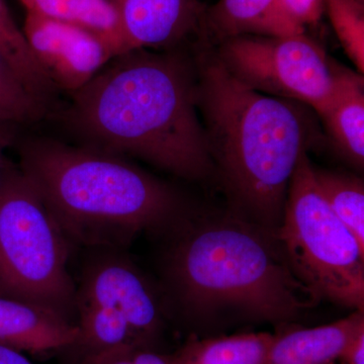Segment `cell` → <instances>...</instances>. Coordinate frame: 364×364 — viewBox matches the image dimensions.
Segmentation results:
<instances>
[{"label": "cell", "instance_id": "1", "mask_svg": "<svg viewBox=\"0 0 364 364\" xmlns=\"http://www.w3.org/2000/svg\"><path fill=\"white\" fill-rule=\"evenodd\" d=\"M59 112L79 145L149 163L186 181L215 171L196 105L195 62L176 50L114 57Z\"/></svg>", "mask_w": 364, "mask_h": 364}, {"label": "cell", "instance_id": "2", "mask_svg": "<svg viewBox=\"0 0 364 364\" xmlns=\"http://www.w3.org/2000/svg\"><path fill=\"white\" fill-rule=\"evenodd\" d=\"M164 237L163 296L168 312L188 322L287 323L318 303L289 267L274 232L228 213L191 215Z\"/></svg>", "mask_w": 364, "mask_h": 364}, {"label": "cell", "instance_id": "3", "mask_svg": "<svg viewBox=\"0 0 364 364\" xmlns=\"http://www.w3.org/2000/svg\"><path fill=\"white\" fill-rule=\"evenodd\" d=\"M18 166L72 245L123 249L191 215L169 183L126 157L50 136H18Z\"/></svg>", "mask_w": 364, "mask_h": 364}, {"label": "cell", "instance_id": "4", "mask_svg": "<svg viewBox=\"0 0 364 364\" xmlns=\"http://www.w3.org/2000/svg\"><path fill=\"white\" fill-rule=\"evenodd\" d=\"M196 105L229 214L277 233L310 128L296 102L251 90L215 51L196 54Z\"/></svg>", "mask_w": 364, "mask_h": 364}, {"label": "cell", "instance_id": "5", "mask_svg": "<svg viewBox=\"0 0 364 364\" xmlns=\"http://www.w3.org/2000/svg\"><path fill=\"white\" fill-rule=\"evenodd\" d=\"M71 246L32 182L6 157L0 168V294L72 320Z\"/></svg>", "mask_w": 364, "mask_h": 364}, {"label": "cell", "instance_id": "6", "mask_svg": "<svg viewBox=\"0 0 364 364\" xmlns=\"http://www.w3.org/2000/svg\"><path fill=\"white\" fill-rule=\"evenodd\" d=\"M296 279L321 301L364 311V249L318 191L314 165L299 157L277 231Z\"/></svg>", "mask_w": 364, "mask_h": 364}, {"label": "cell", "instance_id": "7", "mask_svg": "<svg viewBox=\"0 0 364 364\" xmlns=\"http://www.w3.org/2000/svg\"><path fill=\"white\" fill-rule=\"evenodd\" d=\"M215 55L237 80L251 90L299 102L318 112L336 87L339 66L305 33L223 41Z\"/></svg>", "mask_w": 364, "mask_h": 364}, {"label": "cell", "instance_id": "8", "mask_svg": "<svg viewBox=\"0 0 364 364\" xmlns=\"http://www.w3.org/2000/svg\"><path fill=\"white\" fill-rule=\"evenodd\" d=\"M76 284V303L107 306L123 316L136 343L147 347L168 312L162 291L151 284L123 249H90Z\"/></svg>", "mask_w": 364, "mask_h": 364}, {"label": "cell", "instance_id": "9", "mask_svg": "<svg viewBox=\"0 0 364 364\" xmlns=\"http://www.w3.org/2000/svg\"><path fill=\"white\" fill-rule=\"evenodd\" d=\"M23 33L54 85L70 95L114 58L109 48L91 33L31 11H26Z\"/></svg>", "mask_w": 364, "mask_h": 364}, {"label": "cell", "instance_id": "10", "mask_svg": "<svg viewBox=\"0 0 364 364\" xmlns=\"http://www.w3.org/2000/svg\"><path fill=\"white\" fill-rule=\"evenodd\" d=\"M123 31L126 53L176 50L202 36L205 7L198 0H109Z\"/></svg>", "mask_w": 364, "mask_h": 364}, {"label": "cell", "instance_id": "11", "mask_svg": "<svg viewBox=\"0 0 364 364\" xmlns=\"http://www.w3.org/2000/svg\"><path fill=\"white\" fill-rule=\"evenodd\" d=\"M78 336V326L70 318L0 294V345L23 354H47L69 350Z\"/></svg>", "mask_w": 364, "mask_h": 364}, {"label": "cell", "instance_id": "12", "mask_svg": "<svg viewBox=\"0 0 364 364\" xmlns=\"http://www.w3.org/2000/svg\"><path fill=\"white\" fill-rule=\"evenodd\" d=\"M305 33V28L291 18L282 0H219L205 9L203 32L208 42L218 45L223 41L242 36L294 35Z\"/></svg>", "mask_w": 364, "mask_h": 364}, {"label": "cell", "instance_id": "13", "mask_svg": "<svg viewBox=\"0 0 364 364\" xmlns=\"http://www.w3.org/2000/svg\"><path fill=\"white\" fill-rule=\"evenodd\" d=\"M363 329V312L353 311L331 324L274 335L264 364H334Z\"/></svg>", "mask_w": 364, "mask_h": 364}, {"label": "cell", "instance_id": "14", "mask_svg": "<svg viewBox=\"0 0 364 364\" xmlns=\"http://www.w3.org/2000/svg\"><path fill=\"white\" fill-rule=\"evenodd\" d=\"M335 147L358 168L364 165V80L363 74L339 66L336 87L317 112Z\"/></svg>", "mask_w": 364, "mask_h": 364}, {"label": "cell", "instance_id": "15", "mask_svg": "<svg viewBox=\"0 0 364 364\" xmlns=\"http://www.w3.org/2000/svg\"><path fill=\"white\" fill-rule=\"evenodd\" d=\"M26 11L76 26L97 37L112 57L126 53L121 21L109 0H20Z\"/></svg>", "mask_w": 364, "mask_h": 364}, {"label": "cell", "instance_id": "16", "mask_svg": "<svg viewBox=\"0 0 364 364\" xmlns=\"http://www.w3.org/2000/svg\"><path fill=\"white\" fill-rule=\"evenodd\" d=\"M77 341L71 349H77L82 363L124 347H140L130 326L123 316L107 306L76 303Z\"/></svg>", "mask_w": 364, "mask_h": 364}, {"label": "cell", "instance_id": "17", "mask_svg": "<svg viewBox=\"0 0 364 364\" xmlns=\"http://www.w3.org/2000/svg\"><path fill=\"white\" fill-rule=\"evenodd\" d=\"M274 335L245 333L189 342L172 364H264Z\"/></svg>", "mask_w": 364, "mask_h": 364}, {"label": "cell", "instance_id": "18", "mask_svg": "<svg viewBox=\"0 0 364 364\" xmlns=\"http://www.w3.org/2000/svg\"><path fill=\"white\" fill-rule=\"evenodd\" d=\"M0 51L28 91L50 107L58 88L36 59L4 0H0Z\"/></svg>", "mask_w": 364, "mask_h": 364}, {"label": "cell", "instance_id": "19", "mask_svg": "<svg viewBox=\"0 0 364 364\" xmlns=\"http://www.w3.org/2000/svg\"><path fill=\"white\" fill-rule=\"evenodd\" d=\"M318 191L340 221L364 249V184L353 174L316 168Z\"/></svg>", "mask_w": 364, "mask_h": 364}, {"label": "cell", "instance_id": "20", "mask_svg": "<svg viewBox=\"0 0 364 364\" xmlns=\"http://www.w3.org/2000/svg\"><path fill=\"white\" fill-rule=\"evenodd\" d=\"M49 107L35 97L0 51V122L23 127L44 119Z\"/></svg>", "mask_w": 364, "mask_h": 364}, {"label": "cell", "instance_id": "21", "mask_svg": "<svg viewBox=\"0 0 364 364\" xmlns=\"http://www.w3.org/2000/svg\"><path fill=\"white\" fill-rule=\"evenodd\" d=\"M324 11L345 53L359 74L364 72V4L358 0H323Z\"/></svg>", "mask_w": 364, "mask_h": 364}, {"label": "cell", "instance_id": "22", "mask_svg": "<svg viewBox=\"0 0 364 364\" xmlns=\"http://www.w3.org/2000/svg\"><path fill=\"white\" fill-rule=\"evenodd\" d=\"M289 16L299 26L316 25L324 14L323 0H282Z\"/></svg>", "mask_w": 364, "mask_h": 364}, {"label": "cell", "instance_id": "23", "mask_svg": "<svg viewBox=\"0 0 364 364\" xmlns=\"http://www.w3.org/2000/svg\"><path fill=\"white\" fill-rule=\"evenodd\" d=\"M21 127L20 124L0 122V168L7 157V151L14 147L21 136Z\"/></svg>", "mask_w": 364, "mask_h": 364}, {"label": "cell", "instance_id": "24", "mask_svg": "<svg viewBox=\"0 0 364 364\" xmlns=\"http://www.w3.org/2000/svg\"><path fill=\"white\" fill-rule=\"evenodd\" d=\"M339 360L343 364H364V329L349 342Z\"/></svg>", "mask_w": 364, "mask_h": 364}, {"label": "cell", "instance_id": "25", "mask_svg": "<svg viewBox=\"0 0 364 364\" xmlns=\"http://www.w3.org/2000/svg\"><path fill=\"white\" fill-rule=\"evenodd\" d=\"M136 347L129 346L102 354L82 364H133L132 353Z\"/></svg>", "mask_w": 364, "mask_h": 364}, {"label": "cell", "instance_id": "26", "mask_svg": "<svg viewBox=\"0 0 364 364\" xmlns=\"http://www.w3.org/2000/svg\"><path fill=\"white\" fill-rule=\"evenodd\" d=\"M132 359L133 364H172V358L150 350L147 347H136Z\"/></svg>", "mask_w": 364, "mask_h": 364}, {"label": "cell", "instance_id": "27", "mask_svg": "<svg viewBox=\"0 0 364 364\" xmlns=\"http://www.w3.org/2000/svg\"><path fill=\"white\" fill-rule=\"evenodd\" d=\"M0 364H33L25 354L0 345Z\"/></svg>", "mask_w": 364, "mask_h": 364}, {"label": "cell", "instance_id": "28", "mask_svg": "<svg viewBox=\"0 0 364 364\" xmlns=\"http://www.w3.org/2000/svg\"><path fill=\"white\" fill-rule=\"evenodd\" d=\"M358 1L361 2V4H364V0H358Z\"/></svg>", "mask_w": 364, "mask_h": 364}]
</instances>
